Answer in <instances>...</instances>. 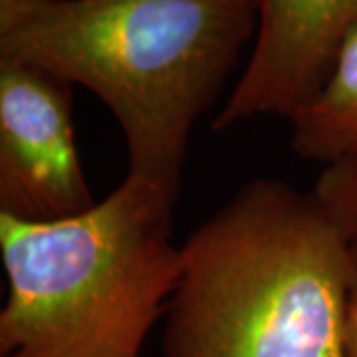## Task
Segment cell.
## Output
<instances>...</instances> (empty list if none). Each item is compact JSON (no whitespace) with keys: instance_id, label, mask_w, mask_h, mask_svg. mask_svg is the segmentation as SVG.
Listing matches in <instances>:
<instances>
[{"instance_id":"cell-1","label":"cell","mask_w":357,"mask_h":357,"mask_svg":"<svg viewBox=\"0 0 357 357\" xmlns=\"http://www.w3.org/2000/svg\"><path fill=\"white\" fill-rule=\"evenodd\" d=\"M258 28V0H0V58L93 91L129 175L178 199L192 128Z\"/></svg>"},{"instance_id":"cell-2","label":"cell","mask_w":357,"mask_h":357,"mask_svg":"<svg viewBox=\"0 0 357 357\" xmlns=\"http://www.w3.org/2000/svg\"><path fill=\"white\" fill-rule=\"evenodd\" d=\"M181 255L165 357H344L357 262L314 191L255 178Z\"/></svg>"},{"instance_id":"cell-3","label":"cell","mask_w":357,"mask_h":357,"mask_svg":"<svg viewBox=\"0 0 357 357\" xmlns=\"http://www.w3.org/2000/svg\"><path fill=\"white\" fill-rule=\"evenodd\" d=\"M177 199L129 175L76 217L0 215V357H141L181 274Z\"/></svg>"},{"instance_id":"cell-4","label":"cell","mask_w":357,"mask_h":357,"mask_svg":"<svg viewBox=\"0 0 357 357\" xmlns=\"http://www.w3.org/2000/svg\"><path fill=\"white\" fill-rule=\"evenodd\" d=\"M93 204L77 157L74 84L0 58V215L54 222Z\"/></svg>"},{"instance_id":"cell-5","label":"cell","mask_w":357,"mask_h":357,"mask_svg":"<svg viewBox=\"0 0 357 357\" xmlns=\"http://www.w3.org/2000/svg\"><path fill=\"white\" fill-rule=\"evenodd\" d=\"M356 24L357 0H258L252 52L213 128L262 115L290 119L321 88Z\"/></svg>"},{"instance_id":"cell-6","label":"cell","mask_w":357,"mask_h":357,"mask_svg":"<svg viewBox=\"0 0 357 357\" xmlns=\"http://www.w3.org/2000/svg\"><path fill=\"white\" fill-rule=\"evenodd\" d=\"M292 151L324 167L357 159V24L316 96L288 119Z\"/></svg>"},{"instance_id":"cell-7","label":"cell","mask_w":357,"mask_h":357,"mask_svg":"<svg viewBox=\"0 0 357 357\" xmlns=\"http://www.w3.org/2000/svg\"><path fill=\"white\" fill-rule=\"evenodd\" d=\"M314 195L342 230L357 262V159L324 167Z\"/></svg>"},{"instance_id":"cell-8","label":"cell","mask_w":357,"mask_h":357,"mask_svg":"<svg viewBox=\"0 0 357 357\" xmlns=\"http://www.w3.org/2000/svg\"><path fill=\"white\" fill-rule=\"evenodd\" d=\"M344 357H357V284L349 298L347 321H345Z\"/></svg>"}]
</instances>
